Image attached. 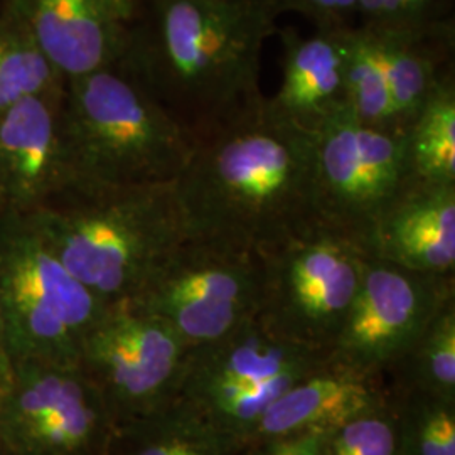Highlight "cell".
Returning a JSON list of instances; mask_svg holds the SVG:
<instances>
[{
    "label": "cell",
    "instance_id": "cell-1",
    "mask_svg": "<svg viewBox=\"0 0 455 455\" xmlns=\"http://www.w3.org/2000/svg\"><path fill=\"white\" fill-rule=\"evenodd\" d=\"M276 0H152L118 63L196 144L260 112L261 54Z\"/></svg>",
    "mask_w": 455,
    "mask_h": 455
},
{
    "label": "cell",
    "instance_id": "cell-2",
    "mask_svg": "<svg viewBox=\"0 0 455 455\" xmlns=\"http://www.w3.org/2000/svg\"><path fill=\"white\" fill-rule=\"evenodd\" d=\"M315 148L265 107L197 142L174 180L188 240L260 253L319 225Z\"/></svg>",
    "mask_w": 455,
    "mask_h": 455
},
{
    "label": "cell",
    "instance_id": "cell-3",
    "mask_svg": "<svg viewBox=\"0 0 455 455\" xmlns=\"http://www.w3.org/2000/svg\"><path fill=\"white\" fill-rule=\"evenodd\" d=\"M28 214L68 272L105 304L135 297L188 240L174 180L68 188Z\"/></svg>",
    "mask_w": 455,
    "mask_h": 455
},
{
    "label": "cell",
    "instance_id": "cell-4",
    "mask_svg": "<svg viewBox=\"0 0 455 455\" xmlns=\"http://www.w3.org/2000/svg\"><path fill=\"white\" fill-rule=\"evenodd\" d=\"M61 133L66 189L172 182L196 147L122 65L66 80Z\"/></svg>",
    "mask_w": 455,
    "mask_h": 455
},
{
    "label": "cell",
    "instance_id": "cell-5",
    "mask_svg": "<svg viewBox=\"0 0 455 455\" xmlns=\"http://www.w3.org/2000/svg\"><path fill=\"white\" fill-rule=\"evenodd\" d=\"M108 306L68 272L29 214H0V314L12 364L78 363L83 336Z\"/></svg>",
    "mask_w": 455,
    "mask_h": 455
},
{
    "label": "cell",
    "instance_id": "cell-6",
    "mask_svg": "<svg viewBox=\"0 0 455 455\" xmlns=\"http://www.w3.org/2000/svg\"><path fill=\"white\" fill-rule=\"evenodd\" d=\"M261 317L278 332L331 353L368 255L355 240L315 225L260 251Z\"/></svg>",
    "mask_w": 455,
    "mask_h": 455
},
{
    "label": "cell",
    "instance_id": "cell-7",
    "mask_svg": "<svg viewBox=\"0 0 455 455\" xmlns=\"http://www.w3.org/2000/svg\"><path fill=\"white\" fill-rule=\"evenodd\" d=\"M260 253L186 240L129 302L171 325L189 346L223 338L260 312Z\"/></svg>",
    "mask_w": 455,
    "mask_h": 455
},
{
    "label": "cell",
    "instance_id": "cell-8",
    "mask_svg": "<svg viewBox=\"0 0 455 455\" xmlns=\"http://www.w3.org/2000/svg\"><path fill=\"white\" fill-rule=\"evenodd\" d=\"M115 420L78 363H14L0 390V447L11 455H108Z\"/></svg>",
    "mask_w": 455,
    "mask_h": 455
},
{
    "label": "cell",
    "instance_id": "cell-9",
    "mask_svg": "<svg viewBox=\"0 0 455 455\" xmlns=\"http://www.w3.org/2000/svg\"><path fill=\"white\" fill-rule=\"evenodd\" d=\"M189 347L163 319L122 300L83 336L78 364L118 425L178 396Z\"/></svg>",
    "mask_w": 455,
    "mask_h": 455
},
{
    "label": "cell",
    "instance_id": "cell-10",
    "mask_svg": "<svg viewBox=\"0 0 455 455\" xmlns=\"http://www.w3.org/2000/svg\"><path fill=\"white\" fill-rule=\"evenodd\" d=\"M411 180L403 132L368 127L344 107L317 133V223L359 246Z\"/></svg>",
    "mask_w": 455,
    "mask_h": 455
},
{
    "label": "cell",
    "instance_id": "cell-11",
    "mask_svg": "<svg viewBox=\"0 0 455 455\" xmlns=\"http://www.w3.org/2000/svg\"><path fill=\"white\" fill-rule=\"evenodd\" d=\"M455 299L454 275L420 274L366 259L358 293L329 361L379 378L407 356L425 329Z\"/></svg>",
    "mask_w": 455,
    "mask_h": 455
},
{
    "label": "cell",
    "instance_id": "cell-12",
    "mask_svg": "<svg viewBox=\"0 0 455 455\" xmlns=\"http://www.w3.org/2000/svg\"><path fill=\"white\" fill-rule=\"evenodd\" d=\"M63 95L65 86L26 98L0 114V199L4 212H37L66 189Z\"/></svg>",
    "mask_w": 455,
    "mask_h": 455
},
{
    "label": "cell",
    "instance_id": "cell-13",
    "mask_svg": "<svg viewBox=\"0 0 455 455\" xmlns=\"http://www.w3.org/2000/svg\"><path fill=\"white\" fill-rule=\"evenodd\" d=\"M325 364L327 353L283 336L257 314L223 338L189 347L178 396L196 402L236 385L283 374L306 376Z\"/></svg>",
    "mask_w": 455,
    "mask_h": 455
},
{
    "label": "cell",
    "instance_id": "cell-14",
    "mask_svg": "<svg viewBox=\"0 0 455 455\" xmlns=\"http://www.w3.org/2000/svg\"><path fill=\"white\" fill-rule=\"evenodd\" d=\"M34 34L66 80L118 65L131 46L135 0H20Z\"/></svg>",
    "mask_w": 455,
    "mask_h": 455
},
{
    "label": "cell",
    "instance_id": "cell-15",
    "mask_svg": "<svg viewBox=\"0 0 455 455\" xmlns=\"http://www.w3.org/2000/svg\"><path fill=\"white\" fill-rule=\"evenodd\" d=\"M361 248L420 274L454 275L455 184L411 180L378 216Z\"/></svg>",
    "mask_w": 455,
    "mask_h": 455
},
{
    "label": "cell",
    "instance_id": "cell-16",
    "mask_svg": "<svg viewBox=\"0 0 455 455\" xmlns=\"http://www.w3.org/2000/svg\"><path fill=\"white\" fill-rule=\"evenodd\" d=\"M351 29L317 31L309 37L292 31L282 34V82L274 97L265 98L267 114L317 135L346 107L344 73Z\"/></svg>",
    "mask_w": 455,
    "mask_h": 455
},
{
    "label": "cell",
    "instance_id": "cell-17",
    "mask_svg": "<svg viewBox=\"0 0 455 455\" xmlns=\"http://www.w3.org/2000/svg\"><path fill=\"white\" fill-rule=\"evenodd\" d=\"M379 378L359 374L329 361L295 381L246 434V443L280 439L307 430H331L388 400Z\"/></svg>",
    "mask_w": 455,
    "mask_h": 455
},
{
    "label": "cell",
    "instance_id": "cell-18",
    "mask_svg": "<svg viewBox=\"0 0 455 455\" xmlns=\"http://www.w3.org/2000/svg\"><path fill=\"white\" fill-rule=\"evenodd\" d=\"M364 28V26H363ZM390 90L395 127L405 132L440 80L452 71L449 37L440 22L422 29H370Z\"/></svg>",
    "mask_w": 455,
    "mask_h": 455
},
{
    "label": "cell",
    "instance_id": "cell-19",
    "mask_svg": "<svg viewBox=\"0 0 455 455\" xmlns=\"http://www.w3.org/2000/svg\"><path fill=\"white\" fill-rule=\"evenodd\" d=\"M246 445L201 408L176 396L139 419L115 425L108 455H243Z\"/></svg>",
    "mask_w": 455,
    "mask_h": 455
},
{
    "label": "cell",
    "instance_id": "cell-20",
    "mask_svg": "<svg viewBox=\"0 0 455 455\" xmlns=\"http://www.w3.org/2000/svg\"><path fill=\"white\" fill-rule=\"evenodd\" d=\"M66 78L41 48L20 0L0 14V114L26 98L65 86Z\"/></svg>",
    "mask_w": 455,
    "mask_h": 455
},
{
    "label": "cell",
    "instance_id": "cell-21",
    "mask_svg": "<svg viewBox=\"0 0 455 455\" xmlns=\"http://www.w3.org/2000/svg\"><path fill=\"white\" fill-rule=\"evenodd\" d=\"M403 133L413 180L455 184L454 71L440 80Z\"/></svg>",
    "mask_w": 455,
    "mask_h": 455
},
{
    "label": "cell",
    "instance_id": "cell-22",
    "mask_svg": "<svg viewBox=\"0 0 455 455\" xmlns=\"http://www.w3.org/2000/svg\"><path fill=\"white\" fill-rule=\"evenodd\" d=\"M395 370L400 371V390L423 391L455 403V299Z\"/></svg>",
    "mask_w": 455,
    "mask_h": 455
},
{
    "label": "cell",
    "instance_id": "cell-23",
    "mask_svg": "<svg viewBox=\"0 0 455 455\" xmlns=\"http://www.w3.org/2000/svg\"><path fill=\"white\" fill-rule=\"evenodd\" d=\"M346 108L368 127H395V114L385 69L374 46L373 36L356 26L349 31V51L344 73Z\"/></svg>",
    "mask_w": 455,
    "mask_h": 455
},
{
    "label": "cell",
    "instance_id": "cell-24",
    "mask_svg": "<svg viewBox=\"0 0 455 455\" xmlns=\"http://www.w3.org/2000/svg\"><path fill=\"white\" fill-rule=\"evenodd\" d=\"M398 455H455V403L423 391L400 390L391 400Z\"/></svg>",
    "mask_w": 455,
    "mask_h": 455
},
{
    "label": "cell",
    "instance_id": "cell-25",
    "mask_svg": "<svg viewBox=\"0 0 455 455\" xmlns=\"http://www.w3.org/2000/svg\"><path fill=\"white\" fill-rule=\"evenodd\" d=\"M329 455H398L391 398L331 428Z\"/></svg>",
    "mask_w": 455,
    "mask_h": 455
},
{
    "label": "cell",
    "instance_id": "cell-26",
    "mask_svg": "<svg viewBox=\"0 0 455 455\" xmlns=\"http://www.w3.org/2000/svg\"><path fill=\"white\" fill-rule=\"evenodd\" d=\"M361 26L379 31L422 29L437 24V0H358Z\"/></svg>",
    "mask_w": 455,
    "mask_h": 455
},
{
    "label": "cell",
    "instance_id": "cell-27",
    "mask_svg": "<svg viewBox=\"0 0 455 455\" xmlns=\"http://www.w3.org/2000/svg\"><path fill=\"white\" fill-rule=\"evenodd\" d=\"M280 12L292 11L307 17L317 31H341L356 28L358 0H276Z\"/></svg>",
    "mask_w": 455,
    "mask_h": 455
},
{
    "label": "cell",
    "instance_id": "cell-28",
    "mask_svg": "<svg viewBox=\"0 0 455 455\" xmlns=\"http://www.w3.org/2000/svg\"><path fill=\"white\" fill-rule=\"evenodd\" d=\"M285 440L289 455H329V430H307Z\"/></svg>",
    "mask_w": 455,
    "mask_h": 455
},
{
    "label": "cell",
    "instance_id": "cell-29",
    "mask_svg": "<svg viewBox=\"0 0 455 455\" xmlns=\"http://www.w3.org/2000/svg\"><path fill=\"white\" fill-rule=\"evenodd\" d=\"M243 455H289L287 454V440L263 439L250 442L244 449Z\"/></svg>",
    "mask_w": 455,
    "mask_h": 455
},
{
    "label": "cell",
    "instance_id": "cell-30",
    "mask_svg": "<svg viewBox=\"0 0 455 455\" xmlns=\"http://www.w3.org/2000/svg\"><path fill=\"white\" fill-rule=\"evenodd\" d=\"M11 371H12V359L9 356L7 341H5V331H4V321H2V314H0V390L7 383Z\"/></svg>",
    "mask_w": 455,
    "mask_h": 455
},
{
    "label": "cell",
    "instance_id": "cell-31",
    "mask_svg": "<svg viewBox=\"0 0 455 455\" xmlns=\"http://www.w3.org/2000/svg\"><path fill=\"white\" fill-rule=\"evenodd\" d=\"M0 455H11V454H9V452H7V451H5V449H2V447H0Z\"/></svg>",
    "mask_w": 455,
    "mask_h": 455
}]
</instances>
